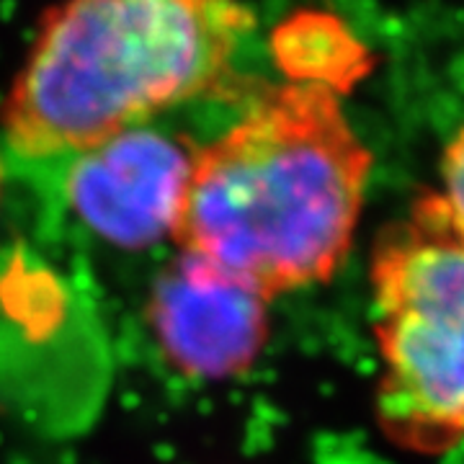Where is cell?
<instances>
[{
	"instance_id": "cell-6",
	"label": "cell",
	"mask_w": 464,
	"mask_h": 464,
	"mask_svg": "<svg viewBox=\"0 0 464 464\" xmlns=\"http://www.w3.org/2000/svg\"><path fill=\"white\" fill-rule=\"evenodd\" d=\"M152 333L186 377L225 380L246 372L266 343V299L181 256L150 299Z\"/></svg>"
},
{
	"instance_id": "cell-3",
	"label": "cell",
	"mask_w": 464,
	"mask_h": 464,
	"mask_svg": "<svg viewBox=\"0 0 464 464\" xmlns=\"http://www.w3.org/2000/svg\"><path fill=\"white\" fill-rule=\"evenodd\" d=\"M372 335L380 356L377 418L415 454L464 441V240L433 194L372 250Z\"/></svg>"
},
{
	"instance_id": "cell-4",
	"label": "cell",
	"mask_w": 464,
	"mask_h": 464,
	"mask_svg": "<svg viewBox=\"0 0 464 464\" xmlns=\"http://www.w3.org/2000/svg\"><path fill=\"white\" fill-rule=\"evenodd\" d=\"M114 374L99 295L47 250L0 243V408L65 441L93 429Z\"/></svg>"
},
{
	"instance_id": "cell-8",
	"label": "cell",
	"mask_w": 464,
	"mask_h": 464,
	"mask_svg": "<svg viewBox=\"0 0 464 464\" xmlns=\"http://www.w3.org/2000/svg\"><path fill=\"white\" fill-rule=\"evenodd\" d=\"M441 188L433 191L449 227L464 240V127H459L447 142L441 155Z\"/></svg>"
},
{
	"instance_id": "cell-9",
	"label": "cell",
	"mask_w": 464,
	"mask_h": 464,
	"mask_svg": "<svg viewBox=\"0 0 464 464\" xmlns=\"http://www.w3.org/2000/svg\"><path fill=\"white\" fill-rule=\"evenodd\" d=\"M11 186V181H8V173H5V163H3V158H0V201H3V191Z\"/></svg>"
},
{
	"instance_id": "cell-5",
	"label": "cell",
	"mask_w": 464,
	"mask_h": 464,
	"mask_svg": "<svg viewBox=\"0 0 464 464\" xmlns=\"http://www.w3.org/2000/svg\"><path fill=\"white\" fill-rule=\"evenodd\" d=\"M248 101L134 124L54 166L8 181L24 186L54 225L72 222L111 248H150L173 237L201 142Z\"/></svg>"
},
{
	"instance_id": "cell-7",
	"label": "cell",
	"mask_w": 464,
	"mask_h": 464,
	"mask_svg": "<svg viewBox=\"0 0 464 464\" xmlns=\"http://www.w3.org/2000/svg\"><path fill=\"white\" fill-rule=\"evenodd\" d=\"M274 54L289 83L323 85L338 96L369 67L364 47L335 18L286 24L274 39Z\"/></svg>"
},
{
	"instance_id": "cell-1",
	"label": "cell",
	"mask_w": 464,
	"mask_h": 464,
	"mask_svg": "<svg viewBox=\"0 0 464 464\" xmlns=\"http://www.w3.org/2000/svg\"><path fill=\"white\" fill-rule=\"evenodd\" d=\"M372 168L338 93L264 85L197 150L170 240L266 302L325 284L351 253Z\"/></svg>"
},
{
	"instance_id": "cell-2",
	"label": "cell",
	"mask_w": 464,
	"mask_h": 464,
	"mask_svg": "<svg viewBox=\"0 0 464 464\" xmlns=\"http://www.w3.org/2000/svg\"><path fill=\"white\" fill-rule=\"evenodd\" d=\"M256 24L243 0H70L5 103L8 179L134 124L253 99L264 85L243 60Z\"/></svg>"
}]
</instances>
